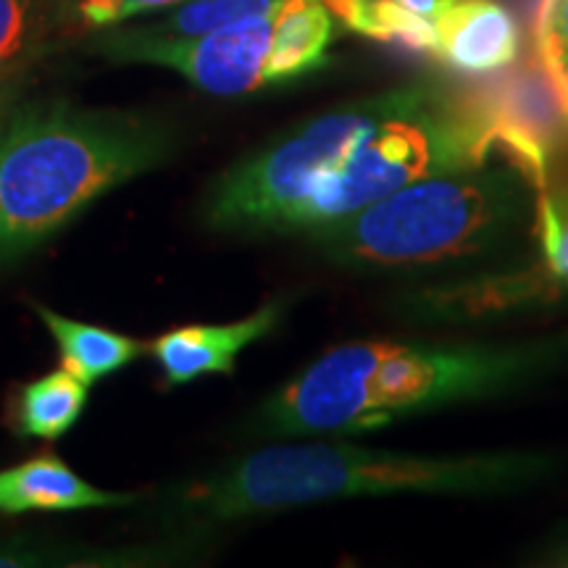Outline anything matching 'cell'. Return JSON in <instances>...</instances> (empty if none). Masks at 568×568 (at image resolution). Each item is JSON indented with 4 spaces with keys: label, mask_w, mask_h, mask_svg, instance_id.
Wrapping results in <instances>:
<instances>
[{
    "label": "cell",
    "mask_w": 568,
    "mask_h": 568,
    "mask_svg": "<svg viewBox=\"0 0 568 568\" xmlns=\"http://www.w3.org/2000/svg\"><path fill=\"white\" fill-rule=\"evenodd\" d=\"M274 42V11L224 30L197 38H166L134 30H113L103 34L98 51L113 61L155 63L180 71L187 82L211 95H245L268 82V59Z\"/></svg>",
    "instance_id": "52a82bcc"
},
{
    "label": "cell",
    "mask_w": 568,
    "mask_h": 568,
    "mask_svg": "<svg viewBox=\"0 0 568 568\" xmlns=\"http://www.w3.org/2000/svg\"><path fill=\"white\" fill-rule=\"evenodd\" d=\"M456 98L493 145L514 155L537 195L548 193L552 155L568 145V109L535 48Z\"/></svg>",
    "instance_id": "8992f818"
},
{
    "label": "cell",
    "mask_w": 568,
    "mask_h": 568,
    "mask_svg": "<svg viewBox=\"0 0 568 568\" xmlns=\"http://www.w3.org/2000/svg\"><path fill=\"white\" fill-rule=\"evenodd\" d=\"M132 500L130 493L92 487L53 453L0 471V514L9 516L30 510L124 508Z\"/></svg>",
    "instance_id": "30bf717a"
},
{
    "label": "cell",
    "mask_w": 568,
    "mask_h": 568,
    "mask_svg": "<svg viewBox=\"0 0 568 568\" xmlns=\"http://www.w3.org/2000/svg\"><path fill=\"white\" fill-rule=\"evenodd\" d=\"M9 111H11V95H9V92L0 90V134H3L6 116H9Z\"/></svg>",
    "instance_id": "603a6c76"
},
{
    "label": "cell",
    "mask_w": 568,
    "mask_h": 568,
    "mask_svg": "<svg viewBox=\"0 0 568 568\" xmlns=\"http://www.w3.org/2000/svg\"><path fill=\"white\" fill-rule=\"evenodd\" d=\"M527 174L514 166L424 176L311 234L347 266H432L487 251L527 213Z\"/></svg>",
    "instance_id": "5b68a950"
},
{
    "label": "cell",
    "mask_w": 568,
    "mask_h": 568,
    "mask_svg": "<svg viewBox=\"0 0 568 568\" xmlns=\"http://www.w3.org/2000/svg\"><path fill=\"white\" fill-rule=\"evenodd\" d=\"M400 6H406L408 11L418 13V17H426V19H435L439 11H443L445 0H397Z\"/></svg>",
    "instance_id": "7402d4cb"
},
{
    "label": "cell",
    "mask_w": 568,
    "mask_h": 568,
    "mask_svg": "<svg viewBox=\"0 0 568 568\" xmlns=\"http://www.w3.org/2000/svg\"><path fill=\"white\" fill-rule=\"evenodd\" d=\"M489 153L456 95L406 84L308 119L234 163L211 184L203 222L314 234L424 176L481 166Z\"/></svg>",
    "instance_id": "6da1fadb"
},
{
    "label": "cell",
    "mask_w": 568,
    "mask_h": 568,
    "mask_svg": "<svg viewBox=\"0 0 568 568\" xmlns=\"http://www.w3.org/2000/svg\"><path fill=\"white\" fill-rule=\"evenodd\" d=\"M42 324L48 326L55 345L61 353V366L82 379L84 385L103 379V376L116 374L119 368L132 364L138 355L148 351L145 343L140 339L119 335V332L105 329L88 322H77V318L61 316L45 305H34Z\"/></svg>",
    "instance_id": "7c38bea8"
},
{
    "label": "cell",
    "mask_w": 568,
    "mask_h": 568,
    "mask_svg": "<svg viewBox=\"0 0 568 568\" xmlns=\"http://www.w3.org/2000/svg\"><path fill=\"white\" fill-rule=\"evenodd\" d=\"M88 387L67 368L40 376L19 387L13 406V426L19 435L38 439H59L80 422L88 406Z\"/></svg>",
    "instance_id": "4fadbf2b"
},
{
    "label": "cell",
    "mask_w": 568,
    "mask_h": 568,
    "mask_svg": "<svg viewBox=\"0 0 568 568\" xmlns=\"http://www.w3.org/2000/svg\"><path fill=\"white\" fill-rule=\"evenodd\" d=\"M568 109V0H550L535 45Z\"/></svg>",
    "instance_id": "2e32d148"
},
{
    "label": "cell",
    "mask_w": 568,
    "mask_h": 568,
    "mask_svg": "<svg viewBox=\"0 0 568 568\" xmlns=\"http://www.w3.org/2000/svg\"><path fill=\"white\" fill-rule=\"evenodd\" d=\"M537 219L550 272L568 282V193L537 195Z\"/></svg>",
    "instance_id": "e0dca14e"
},
{
    "label": "cell",
    "mask_w": 568,
    "mask_h": 568,
    "mask_svg": "<svg viewBox=\"0 0 568 568\" xmlns=\"http://www.w3.org/2000/svg\"><path fill=\"white\" fill-rule=\"evenodd\" d=\"M432 24L437 59L468 74L508 67L521 51V27L497 0H450Z\"/></svg>",
    "instance_id": "9c48e42d"
},
{
    "label": "cell",
    "mask_w": 568,
    "mask_h": 568,
    "mask_svg": "<svg viewBox=\"0 0 568 568\" xmlns=\"http://www.w3.org/2000/svg\"><path fill=\"white\" fill-rule=\"evenodd\" d=\"M282 0H182L161 21L145 27L148 32L166 38H197L240 21L266 17L280 9Z\"/></svg>",
    "instance_id": "9a60e30c"
},
{
    "label": "cell",
    "mask_w": 568,
    "mask_h": 568,
    "mask_svg": "<svg viewBox=\"0 0 568 568\" xmlns=\"http://www.w3.org/2000/svg\"><path fill=\"white\" fill-rule=\"evenodd\" d=\"M568 355V337L432 347L374 339L332 347L255 416L258 435H355L395 418L524 387Z\"/></svg>",
    "instance_id": "7a4b0ae2"
},
{
    "label": "cell",
    "mask_w": 568,
    "mask_h": 568,
    "mask_svg": "<svg viewBox=\"0 0 568 568\" xmlns=\"http://www.w3.org/2000/svg\"><path fill=\"white\" fill-rule=\"evenodd\" d=\"M34 0H0V69L24 48Z\"/></svg>",
    "instance_id": "d6986e66"
},
{
    "label": "cell",
    "mask_w": 568,
    "mask_h": 568,
    "mask_svg": "<svg viewBox=\"0 0 568 568\" xmlns=\"http://www.w3.org/2000/svg\"><path fill=\"white\" fill-rule=\"evenodd\" d=\"M335 24L324 0H282L274 11L268 82H287L324 67Z\"/></svg>",
    "instance_id": "8fae6325"
},
{
    "label": "cell",
    "mask_w": 568,
    "mask_h": 568,
    "mask_svg": "<svg viewBox=\"0 0 568 568\" xmlns=\"http://www.w3.org/2000/svg\"><path fill=\"white\" fill-rule=\"evenodd\" d=\"M153 119L63 98L11 105L0 134V272L45 245L98 197L169 159Z\"/></svg>",
    "instance_id": "277c9868"
},
{
    "label": "cell",
    "mask_w": 568,
    "mask_h": 568,
    "mask_svg": "<svg viewBox=\"0 0 568 568\" xmlns=\"http://www.w3.org/2000/svg\"><path fill=\"white\" fill-rule=\"evenodd\" d=\"M508 6L514 9L518 27L527 32L529 45H535L539 30H542L545 13H548L550 0H508Z\"/></svg>",
    "instance_id": "ffe728a7"
},
{
    "label": "cell",
    "mask_w": 568,
    "mask_h": 568,
    "mask_svg": "<svg viewBox=\"0 0 568 568\" xmlns=\"http://www.w3.org/2000/svg\"><path fill=\"white\" fill-rule=\"evenodd\" d=\"M282 316L280 303H266L255 314L230 324H190L163 332L151 345L163 379L187 385L211 374H232L237 355L274 329Z\"/></svg>",
    "instance_id": "ba28073f"
},
{
    "label": "cell",
    "mask_w": 568,
    "mask_h": 568,
    "mask_svg": "<svg viewBox=\"0 0 568 568\" xmlns=\"http://www.w3.org/2000/svg\"><path fill=\"white\" fill-rule=\"evenodd\" d=\"M552 471L556 458L548 453L414 456L345 443H290L230 460L176 489L169 503L182 521L224 524L351 497L514 493Z\"/></svg>",
    "instance_id": "3957f363"
},
{
    "label": "cell",
    "mask_w": 568,
    "mask_h": 568,
    "mask_svg": "<svg viewBox=\"0 0 568 568\" xmlns=\"http://www.w3.org/2000/svg\"><path fill=\"white\" fill-rule=\"evenodd\" d=\"M182 0H71V11L88 27H113L140 13L172 9Z\"/></svg>",
    "instance_id": "ac0fdd59"
},
{
    "label": "cell",
    "mask_w": 568,
    "mask_h": 568,
    "mask_svg": "<svg viewBox=\"0 0 568 568\" xmlns=\"http://www.w3.org/2000/svg\"><path fill=\"white\" fill-rule=\"evenodd\" d=\"M542 564L548 566H568V527L552 537L550 548L542 552Z\"/></svg>",
    "instance_id": "44dd1931"
},
{
    "label": "cell",
    "mask_w": 568,
    "mask_h": 568,
    "mask_svg": "<svg viewBox=\"0 0 568 568\" xmlns=\"http://www.w3.org/2000/svg\"><path fill=\"white\" fill-rule=\"evenodd\" d=\"M332 17L351 32L397 45L410 53H437V32L426 17L408 11L397 0H324Z\"/></svg>",
    "instance_id": "5bb4252c"
}]
</instances>
